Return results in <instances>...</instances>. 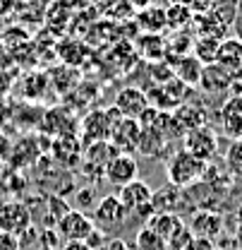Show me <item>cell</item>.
Returning a JSON list of instances; mask_svg holds the SVG:
<instances>
[{"label": "cell", "mask_w": 242, "mask_h": 250, "mask_svg": "<svg viewBox=\"0 0 242 250\" xmlns=\"http://www.w3.org/2000/svg\"><path fill=\"white\" fill-rule=\"evenodd\" d=\"M206 166L204 161H199L197 156H192L187 149H178L166 159V176H168V183L175 188H192L194 183H199L206 173Z\"/></svg>", "instance_id": "6da1fadb"}, {"label": "cell", "mask_w": 242, "mask_h": 250, "mask_svg": "<svg viewBox=\"0 0 242 250\" xmlns=\"http://www.w3.org/2000/svg\"><path fill=\"white\" fill-rule=\"evenodd\" d=\"M182 149H187L189 154L197 156L199 161L209 164L213 156H216V152H218V135L209 125H202L197 130H189L182 137Z\"/></svg>", "instance_id": "7a4b0ae2"}, {"label": "cell", "mask_w": 242, "mask_h": 250, "mask_svg": "<svg viewBox=\"0 0 242 250\" xmlns=\"http://www.w3.org/2000/svg\"><path fill=\"white\" fill-rule=\"evenodd\" d=\"M56 229H58V233H60V238L65 243H87V238L96 229V224L82 209H72L67 217H62L58 221Z\"/></svg>", "instance_id": "3957f363"}, {"label": "cell", "mask_w": 242, "mask_h": 250, "mask_svg": "<svg viewBox=\"0 0 242 250\" xmlns=\"http://www.w3.org/2000/svg\"><path fill=\"white\" fill-rule=\"evenodd\" d=\"M34 219H31L29 207L19 200H7L0 205V231L22 236L27 229H31Z\"/></svg>", "instance_id": "277c9868"}, {"label": "cell", "mask_w": 242, "mask_h": 250, "mask_svg": "<svg viewBox=\"0 0 242 250\" xmlns=\"http://www.w3.org/2000/svg\"><path fill=\"white\" fill-rule=\"evenodd\" d=\"M216 65H221L228 77L235 82H242V39L240 36H228L221 41L218 46V56H216Z\"/></svg>", "instance_id": "5b68a950"}, {"label": "cell", "mask_w": 242, "mask_h": 250, "mask_svg": "<svg viewBox=\"0 0 242 250\" xmlns=\"http://www.w3.org/2000/svg\"><path fill=\"white\" fill-rule=\"evenodd\" d=\"M218 121H221V130L225 137H230L233 142L242 140V96L230 94L221 111H218Z\"/></svg>", "instance_id": "8992f818"}, {"label": "cell", "mask_w": 242, "mask_h": 250, "mask_svg": "<svg viewBox=\"0 0 242 250\" xmlns=\"http://www.w3.org/2000/svg\"><path fill=\"white\" fill-rule=\"evenodd\" d=\"M127 219V209L122 207L120 197L118 195H106L103 200H98V205L91 212V221L98 224V229H113L120 226L122 221Z\"/></svg>", "instance_id": "52a82bcc"}, {"label": "cell", "mask_w": 242, "mask_h": 250, "mask_svg": "<svg viewBox=\"0 0 242 250\" xmlns=\"http://www.w3.org/2000/svg\"><path fill=\"white\" fill-rule=\"evenodd\" d=\"M82 135H84L87 145L111 140V135H113V121H111L108 111L106 108H96V111L87 113L82 118Z\"/></svg>", "instance_id": "ba28073f"}, {"label": "cell", "mask_w": 242, "mask_h": 250, "mask_svg": "<svg viewBox=\"0 0 242 250\" xmlns=\"http://www.w3.org/2000/svg\"><path fill=\"white\" fill-rule=\"evenodd\" d=\"M113 106L122 113V118L139 121L142 113L149 108V96H147L144 89H139V87H125V89L115 96V104H113Z\"/></svg>", "instance_id": "9c48e42d"}, {"label": "cell", "mask_w": 242, "mask_h": 250, "mask_svg": "<svg viewBox=\"0 0 242 250\" xmlns=\"http://www.w3.org/2000/svg\"><path fill=\"white\" fill-rule=\"evenodd\" d=\"M106 181L111 186L125 188L130 183L137 181V173H139V166H137V159L132 154H118L108 166H106Z\"/></svg>", "instance_id": "30bf717a"}, {"label": "cell", "mask_w": 242, "mask_h": 250, "mask_svg": "<svg viewBox=\"0 0 242 250\" xmlns=\"http://www.w3.org/2000/svg\"><path fill=\"white\" fill-rule=\"evenodd\" d=\"M118 197H120L122 207L127 209V214H137L139 209H144V207H149L153 200V190L149 183H144V181H134V183H130V186L120 188V192H118Z\"/></svg>", "instance_id": "8fae6325"}, {"label": "cell", "mask_w": 242, "mask_h": 250, "mask_svg": "<svg viewBox=\"0 0 242 250\" xmlns=\"http://www.w3.org/2000/svg\"><path fill=\"white\" fill-rule=\"evenodd\" d=\"M139 135H142L139 121L122 118L118 127L113 130V135H111V145L118 149V154H134V149L139 145Z\"/></svg>", "instance_id": "7c38bea8"}, {"label": "cell", "mask_w": 242, "mask_h": 250, "mask_svg": "<svg viewBox=\"0 0 242 250\" xmlns=\"http://www.w3.org/2000/svg\"><path fill=\"white\" fill-rule=\"evenodd\" d=\"M187 226L194 233V238H209V241H213L223 231V219L213 209H199Z\"/></svg>", "instance_id": "4fadbf2b"}, {"label": "cell", "mask_w": 242, "mask_h": 250, "mask_svg": "<svg viewBox=\"0 0 242 250\" xmlns=\"http://www.w3.org/2000/svg\"><path fill=\"white\" fill-rule=\"evenodd\" d=\"M199 87L206 94H225L233 89V80L228 77V72H225L221 65L211 62V65H204Z\"/></svg>", "instance_id": "5bb4252c"}, {"label": "cell", "mask_w": 242, "mask_h": 250, "mask_svg": "<svg viewBox=\"0 0 242 250\" xmlns=\"http://www.w3.org/2000/svg\"><path fill=\"white\" fill-rule=\"evenodd\" d=\"M115 156H118V149L111 145V140H106V142H91V145H87L82 159H84V164H87L89 168H96V171L103 173L106 166H108Z\"/></svg>", "instance_id": "9a60e30c"}, {"label": "cell", "mask_w": 242, "mask_h": 250, "mask_svg": "<svg viewBox=\"0 0 242 250\" xmlns=\"http://www.w3.org/2000/svg\"><path fill=\"white\" fill-rule=\"evenodd\" d=\"M53 156L56 161H60L62 166H74L82 161V145L74 135H67V137H58L56 145H53Z\"/></svg>", "instance_id": "2e32d148"}, {"label": "cell", "mask_w": 242, "mask_h": 250, "mask_svg": "<svg viewBox=\"0 0 242 250\" xmlns=\"http://www.w3.org/2000/svg\"><path fill=\"white\" fill-rule=\"evenodd\" d=\"M182 197H185V195L180 192V188L170 186V183L166 188L153 190V200H151L153 212H158V214H178L175 207L182 202Z\"/></svg>", "instance_id": "e0dca14e"}, {"label": "cell", "mask_w": 242, "mask_h": 250, "mask_svg": "<svg viewBox=\"0 0 242 250\" xmlns=\"http://www.w3.org/2000/svg\"><path fill=\"white\" fill-rule=\"evenodd\" d=\"M173 118L178 121V125H180V130L185 135H187L189 130H197V127L206 125V113H204V108H202V106H194V104H187V101L175 108Z\"/></svg>", "instance_id": "ac0fdd59"}, {"label": "cell", "mask_w": 242, "mask_h": 250, "mask_svg": "<svg viewBox=\"0 0 242 250\" xmlns=\"http://www.w3.org/2000/svg\"><path fill=\"white\" fill-rule=\"evenodd\" d=\"M202 70H204V65L189 53V56H182V58L175 61V70H173V75L180 80L185 87H197V84H199V80H202Z\"/></svg>", "instance_id": "d6986e66"}, {"label": "cell", "mask_w": 242, "mask_h": 250, "mask_svg": "<svg viewBox=\"0 0 242 250\" xmlns=\"http://www.w3.org/2000/svg\"><path fill=\"white\" fill-rule=\"evenodd\" d=\"M168 145H170V142H168L158 130L142 127V135H139V145H137V149H139L144 156H153V159H158V156L168 149Z\"/></svg>", "instance_id": "ffe728a7"}, {"label": "cell", "mask_w": 242, "mask_h": 250, "mask_svg": "<svg viewBox=\"0 0 242 250\" xmlns=\"http://www.w3.org/2000/svg\"><path fill=\"white\" fill-rule=\"evenodd\" d=\"M182 224H185V219H182L180 214H158V212H156V214H153V217L149 219L144 226H149L153 233H158V236L168 243V238H170V236L180 229Z\"/></svg>", "instance_id": "44dd1931"}, {"label": "cell", "mask_w": 242, "mask_h": 250, "mask_svg": "<svg viewBox=\"0 0 242 250\" xmlns=\"http://www.w3.org/2000/svg\"><path fill=\"white\" fill-rule=\"evenodd\" d=\"M137 24L142 27L144 34H161L166 29V10L163 7H144L139 15H137Z\"/></svg>", "instance_id": "7402d4cb"}, {"label": "cell", "mask_w": 242, "mask_h": 250, "mask_svg": "<svg viewBox=\"0 0 242 250\" xmlns=\"http://www.w3.org/2000/svg\"><path fill=\"white\" fill-rule=\"evenodd\" d=\"M139 53L147 58V61L161 62V58L168 53V41L161 36V34H144L139 39Z\"/></svg>", "instance_id": "603a6c76"}, {"label": "cell", "mask_w": 242, "mask_h": 250, "mask_svg": "<svg viewBox=\"0 0 242 250\" xmlns=\"http://www.w3.org/2000/svg\"><path fill=\"white\" fill-rule=\"evenodd\" d=\"M218 46H221L218 39H211V36H197L194 43H192V56L202 62V65H211V62H216Z\"/></svg>", "instance_id": "cb8c5ba5"}, {"label": "cell", "mask_w": 242, "mask_h": 250, "mask_svg": "<svg viewBox=\"0 0 242 250\" xmlns=\"http://www.w3.org/2000/svg\"><path fill=\"white\" fill-rule=\"evenodd\" d=\"M192 20H194V12L187 5H182L180 0L173 2L166 10V24H168V29H173V31H182Z\"/></svg>", "instance_id": "d4e9b609"}, {"label": "cell", "mask_w": 242, "mask_h": 250, "mask_svg": "<svg viewBox=\"0 0 242 250\" xmlns=\"http://www.w3.org/2000/svg\"><path fill=\"white\" fill-rule=\"evenodd\" d=\"M134 250H168V243L149 226H142L134 236Z\"/></svg>", "instance_id": "484cf974"}, {"label": "cell", "mask_w": 242, "mask_h": 250, "mask_svg": "<svg viewBox=\"0 0 242 250\" xmlns=\"http://www.w3.org/2000/svg\"><path fill=\"white\" fill-rule=\"evenodd\" d=\"M225 166H228V173L230 176L242 178V140L230 145V149L225 154Z\"/></svg>", "instance_id": "4316f807"}, {"label": "cell", "mask_w": 242, "mask_h": 250, "mask_svg": "<svg viewBox=\"0 0 242 250\" xmlns=\"http://www.w3.org/2000/svg\"><path fill=\"white\" fill-rule=\"evenodd\" d=\"M72 209H70V205L65 202V197H58V195H51L48 197V217H51V224H53V229L58 226V221L62 217H67Z\"/></svg>", "instance_id": "83f0119b"}, {"label": "cell", "mask_w": 242, "mask_h": 250, "mask_svg": "<svg viewBox=\"0 0 242 250\" xmlns=\"http://www.w3.org/2000/svg\"><path fill=\"white\" fill-rule=\"evenodd\" d=\"M192 241H194V233L189 231V226H187V224H182L180 229L168 238V250H187Z\"/></svg>", "instance_id": "f1b7e54d"}, {"label": "cell", "mask_w": 242, "mask_h": 250, "mask_svg": "<svg viewBox=\"0 0 242 250\" xmlns=\"http://www.w3.org/2000/svg\"><path fill=\"white\" fill-rule=\"evenodd\" d=\"M38 248H60V233L58 229H41L38 231Z\"/></svg>", "instance_id": "f546056e"}, {"label": "cell", "mask_w": 242, "mask_h": 250, "mask_svg": "<svg viewBox=\"0 0 242 250\" xmlns=\"http://www.w3.org/2000/svg\"><path fill=\"white\" fill-rule=\"evenodd\" d=\"M108 241H111V238L106 236V231L96 226V229L91 231V236L87 238V246H89L91 250H101V248H106V243H108Z\"/></svg>", "instance_id": "4dcf8cb0"}, {"label": "cell", "mask_w": 242, "mask_h": 250, "mask_svg": "<svg viewBox=\"0 0 242 250\" xmlns=\"http://www.w3.org/2000/svg\"><path fill=\"white\" fill-rule=\"evenodd\" d=\"M0 250H22L19 236L7 233V231H0Z\"/></svg>", "instance_id": "1f68e13d"}, {"label": "cell", "mask_w": 242, "mask_h": 250, "mask_svg": "<svg viewBox=\"0 0 242 250\" xmlns=\"http://www.w3.org/2000/svg\"><path fill=\"white\" fill-rule=\"evenodd\" d=\"M182 5H187L194 15H199V12H206V10H211L213 7V0H180Z\"/></svg>", "instance_id": "d6a6232c"}, {"label": "cell", "mask_w": 242, "mask_h": 250, "mask_svg": "<svg viewBox=\"0 0 242 250\" xmlns=\"http://www.w3.org/2000/svg\"><path fill=\"white\" fill-rule=\"evenodd\" d=\"M187 250H216V246H213V241H209V238H194Z\"/></svg>", "instance_id": "836d02e7"}, {"label": "cell", "mask_w": 242, "mask_h": 250, "mask_svg": "<svg viewBox=\"0 0 242 250\" xmlns=\"http://www.w3.org/2000/svg\"><path fill=\"white\" fill-rule=\"evenodd\" d=\"M103 250H132V248H130L122 238H111V241L106 243V248Z\"/></svg>", "instance_id": "e575fe53"}, {"label": "cell", "mask_w": 242, "mask_h": 250, "mask_svg": "<svg viewBox=\"0 0 242 250\" xmlns=\"http://www.w3.org/2000/svg\"><path fill=\"white\" fill-rule=\"evenodd\" d=\"M60 250H91L87 243H65V248Z\"/></svg>", "instance_id": "d590c367"}, {"label": "cell", "mask_w": 242, "mask_h": 250, "mask_svg": "<svg viewBox=\"0 0 242 250\" xmlns=\"http://www.w3.org/2000/svg\"><path fill=\"white\" fill-rule=\"evenodd\" d=\"M82 202H87V205H93V200H91V190H82ZM96 207V205H93Z\"/></svg>", "instance_id": "8d00e7d4"}, {"label": "cell", "mask_w": 242, "mask_h": 250, "mask_svg": "<svg viewBox=\"0 0 242 250\" xmlns=\"http://www.w3.org/2000/svg\"><path fill=\"white\" fill-rule=\"evenodd\" d=\"M238 0H213V5H235Z\"/></svg>", "instance_id": "74e56055"}, {"label": "cell", "mask_w": 242, "mask_h": 250, "mask_svg": "<svg viewBox=\"0 0 242 250\" xmlns=\"http://www.w3.org/2000/svg\"><path fill=\"white\" fill-rule=\"evenodd\" d=\"M38 250H60V248H38Z\"/></svg>", "instance_id": "f35d334b"}, {"label": "cell", "mask_w": 242, "mask_h": 250, "mask_svg": "<svg viewBox=\"0 0 242 250\" xmlns=\"http://www.w3.org/2000/svg\"><path fill=\"white\" fill-rule=\"evenodd\" d=\"M216 250H221V248H216Z\"/></svg>", "instance_id": "ab89813d"}, {"label": "cell", "mask_w": 242, "mask_h": 250, "mask_svg": "<svg viewBox=\"0 0 242 250\" xmlns=\"http://www.w3.org/2000/svg\"><path fill=\"white\" fill-rule=\"evenodd\" d=\"M240 39H242V36H240Z\"/></svg>", "instance_id": "60d3db41"}, {"label": "cell", "mask_w": 242, "mask_h": 250, "mask_svg": "<svg viewBox=\"0 0 242 250\" xmlns=\"http://www.w3.org/2000/svg\"><path fill=\"white\" fill-rule=\"evenodd\" d=\"M240 250H242V248H240Z\"/></svg>", "instance_id": "b9f144b4"}]
</instances>
